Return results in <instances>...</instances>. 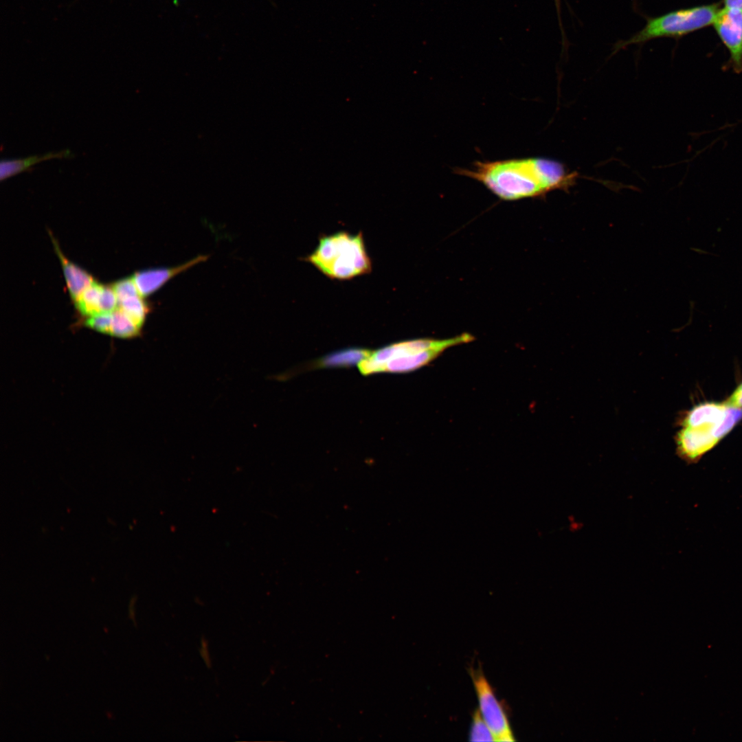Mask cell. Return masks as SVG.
Here are the masks:
<instances>
[{
	"label": "cell",
	"mask_w": 742,
	"mask_h": 742,
	"mask_svg": "<svg viewBox=\"0 0 742 742\" xmlns=\"http://www.w3.org/2000/svg\"><path fill=\"white\" fill-rule=\"evenodd\" d=\"M455 172L478 181L504 201L543 196L570 186L576 177L559 161L540 157L477 161L471 168H457Z\"/></svg>",
	"instance_id": "cell-1"
},
{
	"label": "cell",
	"mask_w": 742,
	"mask_h": 742,
	"mask_svg": "<svg viewBox=\"0 0 742 742\" xmlns=\"http://www.w3.org/2000/svg\"><path fill=\"white\" fill-rule=\"evenodd\" d=\"M469 333L447 339L420 338L386 346L360 361L358 368L367 376L381 372L407 373L421 368L435 360L451 347L473 341Z\"/></svg>",
	"instance_id": "cell-2"
},
{
	"label": "cell",
	"mask_w": 742,
	"mask_h": 742,
	"mask_svg": "<svg viewBox=\"0 0 742 742\" xmlns=\"http://www.w3.org/2000/svg\"><path fill=\"white\" fill-rule=\"evenodd\" d=\"M306 260L332 279H350L369 273L372 268L361 232L350 235L340 232L321 237Z\"/></svg>",
	"instance_id": "cell-3"
},
{
	"label": "cell",
	"mask_w": 742,
	"mask_h": 742,
	"mask_svg": "<svg viewBox=\"0 0 742 742\" xmlns=\"http://www.w3.org/2000/svg\"><path fill=\"white\" fill-rule=\"evenodd\" d=\"M717 4L704 5L669 12L648 19L644 27L627 40L620 41L614 53L626 47L662 37H680L713 24L719 11Z\"/></svg>",
	"instance_id": "cell-4"
},
{
	"label": "cell",
	"mask_w": 742,
	"mask_h": 742,
	"mask_svg": "<svg viewBox=\"0 0 742 742\" xmlns=\"http://www.w3.org/2000/svg\"><path fill=\"white\" fill-rule=\"evenodd\" d=\"M471 676L477 695L479 711L493 732L495 741H515L503 705L481 671L472 670Z\"/></svg>",
	"instance_id": "cell-5"
},
{
	"label": "cell",
	"mask_w": 742,
	"mask_h": 742,
	"mask_svg": "<svg viewBox=\"0 0 742 742\" xmlns=\"http://www.w3.org/2000/svg\"><path fill=\"white\" fill-rule=\"evenodd\" d=\"M720 39L730 53V66L742 73V10L723 7L713 23Z\"/></svg>",
	"instance_id": "cell-6"
},
{
	"label": "cell",
	"mask_w": 742,
	"mask_h": 742,
	"mask_svg": "<svg viewBox=\"0 0 742 742\" xmlns=\"http://www.w3.org/2000/svg\"><path fill=\"white\" fill-rule=\"evenodd\" d=\"M718 442L710 429L705 427H684L676 438L679 456L689 463L697 462Z\"/></svg>",
	"instance_id": "cell-7"
},
{
	"label": "cell",
	"mask_w": 742,
	"mask_h": 742,
	"mask_svg": "<svg viewBox=\"0 0 742 742\" xmlns=\"http://www.w3.org/2000/svg\"><path fill=\"white\" fill-rule=\"evenodd\" d=\"M207 258V256H199L177 267L138 271L132 276V278L139 295L142 297H146L157 291L174 276L196 264L205 261Z\"/></svg>",
	"instance_id": "cell-8"
},
{
	"label": "cell",
	"mask_w": 742,
	"mask_h": 742,
	"mask_svg": "<svg viewBox=\"0 0 742 742\" xmlns=\"http://www.w3.org/2000/svg\"><path fill=\"white\" fill-rule=\"evenodd\" d=\"M56 253L61 262L67 286L72 300L75 302L82 291L95 281L86 271L68 260L52 238Z\"/></svg>",
	"instance_id": "cell-9"
},
{
	"label": "cell",
	"mask_w": 742,
	"mask_h": 742,
	"mask_svg": "<svg viewBox=\"0 0 742 742\" xmlns=\"http://www.w3.org/2000/svg\"><path fill=\"white\" fill-rule=\"evenodd\" d=\"M727 405L716 403L700 404L688 412L682 425L689 427H705L710 429L723 416Z\"/></svg>",
	"instance_id": "cell-10"
},
{
	"label": "cell",
	"mask_w": 742,
	"mask_h": 742,
	"mask_svg": "<svg viewBox=\"0 0 742 742\" xmlns=\"http://www.w3.org/2000/svg\"><path fill=\"white\" fill-rule=\"evenodd\" d=\"M372 351L361 348H350L330 353L311 363L314 368H348L359 363Z\"/></svg>",
	"instance_id": "cell-11"
},
{
	"label": "cell",
	"mask_w": 742,
	"mask_h": 742,
	"mask_svg": "<svg viewBox=\"0 0 742 742\" xmlns=\"http://www.w3.org/2000/svg\"><path fill=\"white\" fill-rule=\"evenodd\" d=\"M73 154L69 150L34 155L23 159L2 160L0 164L1 181L13 177L29 169L32 166L52 159L71 158Z\"/></svg>",
	"instance_id": "cell-12"
},
{
	"label": "cell",
	"mask_w": 742,
	"mask_h": 742,
	"mask_svg": "<svg viewBox=\"0 0 742 742\" xmlns=\"http://www.w3.org/2000/svg\"><path fill=\"white\" fill-rule=\"evenodd\" d=\"M103 285L96 282L87 287L74 302L80 313L88 317L100 313V300Z\"/></svg>",
	"instance_id": "cell-13"
},
{
	"label": "cell",
	"mask_w": 742,
	"mask_h": 742,
	"mask_svg": "<svg viewBox=\"0 0 742 742\" xmlns=\"http://www.w3.org/2000/svg\"><path fill=\"white\" fill-rule=\"evenodd\" d=\"M141 329L142 328L120 308L112 312L108 335L120 338H131L137 336Z\"/></svg>",
	"instance_id": "cell-14"
},
{
	"label": "cell",
	"mask_w": 742,
	"mask_h": 742,
	"mask_svg": "<svg viewBox=\"0 0 742 742\" xmlns=\"http://www.w3.org/2000/svg\"><path fill=\"white\" fill-rule=\"evenodd\" d=\"M141 295L128 297L118 301L119 308L126 313L140 328L148 313V306Z\"/></svg>",
	"instance_id": "cell-15"
},
{
	"label": "cell",
	"mask_w": 742,
	"mask_h": 742,
	"mask_svg": "<svg viewBox=\"0 0 742 742\" xmlns=\"http://www.w3.org/2000/svg\"><path fill=\"white\" fill-rule=\"evenodd\" d=\"M726 405L727 407L723 416L710 429L711 434L718 441L728 434L742 418V408Z\"/></svg>",
	"instance_id": "cell-16"
},
{
	"label": "cell",
	"mask_w": 742,
	"mask_h": 742,
	"mask_svg": "<svg viewBox=\"0 0 742 742\" xmlns=\"http://www.w3.org/2000/svg\"><path fill=\"white\" fill-rule=\"evenodd\" d=\"M471 741H494L495 738L479 710L475 711L469 732Z\"/></svg>",
	"instance_id": "cell-17"
},
{
	"label": "cell",
	"mask_w": 742,
	"mask_h": 742,
	"mask_svg": "<svg viewBox=\"0 0 742 742\" xmlns=\"http://www.w3.org/2000/svg\"><path fill=\"white\" fill-rule=\"evenodd\" d=\"M111 318L112 312L100 313L88 317L85 324L93 330L108 335Z\"/></svg>",
	"instance_id": "cell-18"
},
{
	"label": "cell",
	"mask_w": 742,
	"mask_h": 742,
	"mask_svg": "<svg viewBox=\"0 0 742 742\" xmlns=\"http://www.w3.org/2000/svg\"><path fill=\"white\" fill-rule=\"evenodd\" d=\"M112 288L118 301L128 297L139 295L132 277L115 282L112 286Z\"/></svg>",
	"instance_id": "cell-19"
},
{
	"label": "cell",
	"mask_w": 742,
	"mask_h": 742,
	"mask_svg": "<svg viewBox=\"0 0 742 742\" xmlns=\"http://www.w3.org/2000/svg\"><path fill=\"white\" fill-rule=\"evenodd\" d=\"M117 304V297L113 288L103 286L100 300V312H113L115 310Z\"/></svg>",
	"instance_id": "cell-20"
},
{
	"label": "cell",
	"mask_w": 742,
	"mask_h": 742,
	"mask_svg": "<svg viewBox=\"0 0 742 742\" xmlns=\"http://www.w3.org/2000/svg\"><path fill=\"white\" fill-rule=\"evenodd\" d=\"M724 7L742 10V0H723Z\"/></svg>",
	"instance_id": "cell-21"
},
{
	"label": "cell",
	"mask_w": 742,
	"mask_h": 742,
	"mask_svg": "<svg viewBox=\"0 0 742 742\" xmlns=\"http://www.w3.org/2000/svg\"><path fill=\"white\" fill-rule=\"evenodd\" d=\"M561 0H554L556 9V13H557V16H558V20H559V25L561 27L560 28H561V34H562V38H563V41H564L563 40L565 39V36H564V32H563V25H562V23H561Z\"/></svg>",
	"instance_id": "cell-22"
}]
</instances>
